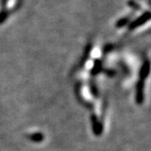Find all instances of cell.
<instances>
[{
  "mask_svg": "<svg viewBox=\"0 0 151 151\" xmlns=\"http://www.w3.org/2000/svg\"><path fill=\"white\" fill-rule=\"evenodd\" d=\"M20 0H2L0 8V25L6 22L20 6Z\"/></svg>",
  "mask_w": 151,
  "mask_h": 151,
  "instance_id": "cell-1",
  "label": "cell"
}]
</instances>
